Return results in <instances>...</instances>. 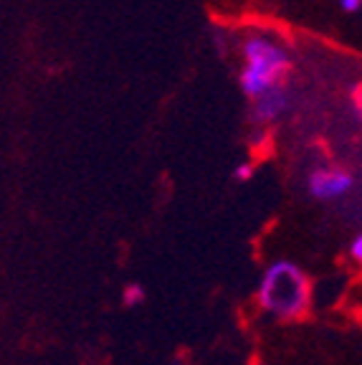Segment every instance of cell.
<instances>
[{
	"instance_id": "cell-6",
	"label": "cell",
	"mask_w": 362,
	"mask_h": 365,
	"mask_svg": "<svg viewBox=\"0 0 362 365\" xmlns=\"http://www.w3.org/2000/svg\"><path fill=\"white\" fill-rule=\"evenodd\" d=\"M251 175H254V165H251V163H241V165H236V170H233V180L236 182L251 180Z\"/></svg>"
},
{
	"instance_id": "cell-1",
	"label": "cell",
	"mask_w": 362,
	"mask_h": 365,
	"mask_svg": "<svg viewBox=\"0 0 362 365\" xmlns=\"http://www.w3.org/2000/svg\"><path fill=\"white\" fill-rule=\"evenodd\" d=\"M244 66L238 74V84L249 99L261 97L264 91L286 84L291 74V56L276 38L267 34H251L241 46Z\"/></svg>"
},
{
	"instance_id": "cell-4",
	"label": "cell",
	"mask_w": 362,
	"mask_h": 365,
	"mask_svg": "<svg viewBox=\"0 0 362 365\" xmlns=\"http://www.w3.org/2000/svg\"><path fill=\"white\" fill-rule=\"evenodd\" d=\"M254 107H251L249 120L254 127H269L281 117L289 109V102H291V91L286 89V84H279L274 89L264 91L261 97L251 99Z\"/></svg>"
},
{
	"instance_id": "cell-2",
	"label": "cell",
	"mask_w": 362,
	"mask_h": 365,
	"mask_svg": "<svg viewBox=\"0 0 362 365\" xmlns=\"http://www.w3.org/2000/svg\"><path fill=\"white\" fill-rule=\"evenodd\" d=\"M309 279L296 264L276 262L259 284L261 307L279 319H296L309 309Z\"/></svg>"
},
{
	"instance_id": "cell-7",
	"label": "cell",
	"mask_w": 362,
	"mask_h": 365,
	"mask_svg": "<svg viewBox=\"0 0 362 365\" xmlns=\"http://www.w3.org/2000/svg\"><path fill=\"white\" fill-rule=\"evenodd\" d=\"M350 257L355 259V262H360L362 259V236H355L350 244Z\"/></svg>"
},
{
	"instance_id": "cell-3",
	"label": "cell",
	"mask_w": 362,
	"mask_h": 365,
	"mask_svg": "<svg viewBox=\"0 0 362 365\" xmlns=\"http://www.w3.org/2000/svg\"><path fill=\"white\" fill-rule=\"evenodd\" d=\"M355 175L340 168H319L309 175V193L317 200H337L345 198L355 188Z\"/></svg>"
},
{
	"instance_id": "cell-8",
	"label": "cell",
	"mask_w": 362,
	"mask_h": 365,
	"mask_svg": "<svg viewBox=\"0 0 362 365\" xmlns=\"http://www.w3.org/2000/svg\"><path fill=\"white\" fill-rule=\"evenodd\" d=\"M340 6H342V11H345V13H357V11H360V6H362V0H340Z\"/></svg>"
},
{
	"instance_id": "cell-5",
	"label": "cell",
	"mask_w": 362,
	"mask_h": 365,
	"mask_svg": "<svg viewBox=\"0 0 362 365\" xmlns=\"http://www.w3.org/2000/svg\"><path fill=\"white\" fill-rule=\"evenodd\" d=\"M145 302V289L140 284H130L125 287V304L127 307H140Z\"/></svg>"
}]
</instances>
